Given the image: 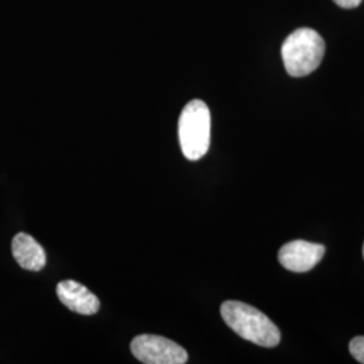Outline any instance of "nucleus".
I'll return each instance as SVG.
<instances>
[{
    "label": "nucleus",
    "instance_id": "obj_7",
    "mask_svg": "<svg viewBox=\"0 0 364 364\" xmlns=\"http://www.w3.org/2000/svg\"><path fill=\"white\" fill-rule=\"evenodd\" d=\"M13 255L18 264L28 272H41L46 264L45 250L33 236L25 232L14 236Z\"/></svg>",
    "mask_w": 364,
    "mask_h": 364
},
{
    "label": "nucleus",
    "instance_id": "obj_8",
    "mask_svg": "<svg viewBox=\"0 0 364 364\" xmlns=\"http://www.w3.org/2000/svg\"><path fill=\"white\" fill-rule=\"evenodd\" d=\"M350 352L353 359H356L359 363L364 364V336L352 338L350 343Z\"/></svg>",
    "mask_w": 364,
    "mask_h": 364
},
{
    "label": "nucleus",
    "instance_id": "obj_2",
    "mask_svg": "<svg viewBox=\"0 0 364 364\" xmlns=\"http://www.w3.org/2000/svg\"><path fill=\"white\" fill-rule=\"evenodd\" d=\"M281 53L287 73L293 77H304L321 64L326 43L312 28H299L285 39Z\"/></svg>",
    "mask_w": 364,
    "mask_h": 364
},
{
    "label": "nucleus",
    "instance_id": "obj_4",
    "mask_svg": "<svg viewBox=\"0 0 364 364\" xmlns=\"http://www.w3.org/2000/svg\"><path fill=\"white\" fill-rule=\"evenodd\" d=\"M132 355L146 364H183L188 352L169 338L156 335H139L131 341Z\"/></svg>",
    "mask_w": 364,
    "mask_h": 364
},
{
    "label": "nucleus",
    "instance_id": "obj_3",
    "mask_svg": "<svg viewBox=\"0 0 364 364\" xmlns=\"http://www.w3.org/2000/svg\"><path fill=\"white\" fill-rule=\"evenodd\" d=\"M178 139L182 154L198 161L208 153L210 144V112L203 100H192L183 107L178 119Z\"/></svg>",
    "mask_w": 364,
    "mask_h": 364
},
{
    "label": "nucleus",
    "instance_id": "obj_5",
    "mask_svg": "<svg viewBox=\"0 0 364 364\" xmlns=\"http://www.w3.org/2000/svg\"><path fill=\"white\" fill-rule=\"evenodd\" d=\"M326 247L323 245L311 243L306 240H293L285 245L278 252L279 263L294 273H305L323 259Z\"/></svg>",
    "mask_w": 364,
    "mask_h": 364
},
{
    "label": "nucleus",
    "instance_id": "obj_1",
    "mask_svg": "<svg viewBox=\"0 0 364 364\" xmlns=\"http://www.w3.org/2000/svg\"><path fill=\"white\" fill-rule=\"evenodd\" d=\"M220 312L227 326L240 338L266 348L279 344L281 333L278 326L257 308L240 301H225Z\"/></svg>",
    "mask_w": 364,
    "mask_h": 364
},
{
    "label": "nucleus",
    "instance_id": "obj_9",
    "mask_svg": "<svg viewBox=\"0 0 364 364\" xmlns=\"http://www.w3.org/2000/svg\"><path fill=\"white\" fill-rule=\"evenodd\" d=\"M333 1L341 9H355L362 3V0H333Z\"/></svg>",
    "mask_w": 364,
    "mask_h": 364
},
{
    "label": "nucleus",
    "instance_id": "obj_6",
    "mask_svg": "<svg viewBox=\"0 0 364 364\" xmlns=\"http://www.w3.org/2000/svg\"><path fill=\"white\" fill-rule=\"evenodd\" d=\"M57 297L72 312L92 316L99 312L100 301L87 287L76 281H63L57 285Z\"/></svg>",
    "mask_w": 364,
    "mask_h": 364
},
{
    "label": "nucleus",
    "instance_id": "obj_10",
    "mask_svg": "<svg viewBox=\"0 0 364 364\" xmlns=\"http://www.w3.org/2000/svg\"><path fill=\"white\" fill-rule=\"evenodd\" d=\"M363 258H364V245H363Z\"/></svg>",
    "mask_w": 364,
    "mask_h": 364
}]
</instances>
